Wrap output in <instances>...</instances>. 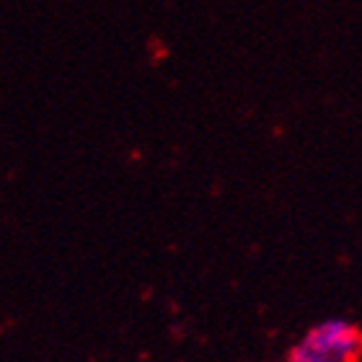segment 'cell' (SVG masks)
Listing matches in <instances>:
<instances>
[{
	"mask_svg": "<svg viewBox=\"0 0 362 362\" xmlns=\"http://www.w3.org/2000/svg\"><path fill=\"white\" fill-rule=\"evenodd\" d=\"M362 355V334L347 318H326L310 326L290 349L293 362H357Z\"/></svg>",
	"mask_w": 362,
	"mask_h": 362,
	"instance_id": "cell-1",
	"label": "cell"
},
{
	"mask_svg": "<svg viewBox=\"0 0 362 362\" xmlns=\"http://www.w3.org/2000/svg\"><path fill=\"white\" fill-rule=\"evenodd\" d=\"M285 362H293V360H285Z\"/></svg>",
	"mask_w": 362,
	"mask_h": 362,
	"instance_id": "cell-2",
	"label": "cell"
}]
</instances>
